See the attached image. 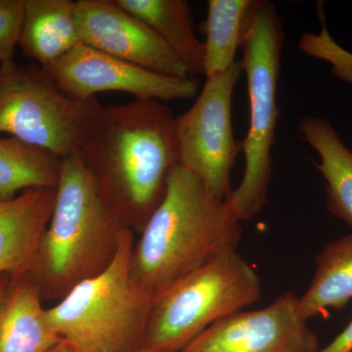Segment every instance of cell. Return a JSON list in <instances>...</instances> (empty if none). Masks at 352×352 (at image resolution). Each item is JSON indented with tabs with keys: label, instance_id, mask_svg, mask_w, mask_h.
<instances>
[{
	"label": "cell",
	"instance_id": "5b68a950",
	"mask_svg": "<svg viewBox=\"0 0 352 352\" xmlns=\"http://www.w3.org/2000/svg\"><path fill=\"white\" fill-rule=\"evenodd\" d=\"M263 295L261 277L236 251L171 285L153 300L141 351L182 352L214 323L251 307Z\"/></svg>",
	"mask_w": 352,
	"mask_h": 352
},
{
	"label": "cell",
	"instance_id": "7a4b0ae2",
	"mask_svg": "<svg viewBox=\"0 0 352 352\" xmlns=\"http://www.w3.org/2000/svg\"><path fill=\"white\" fill-rule=\"evenodd\" d=\"M242 222L182 166L171 171L166 195L134 241L132 276L153 298L228 252L242 239Z\"/></svg>",
	"mask_w": 352,
	"mask_h": 352
},
{
	"label": "cell",
	"instance_id": "2e32d148",
	"mask_svg": "<svg viewBox=\"0 0 352 352\" xmlns=\"http://www.w3.org/2000/svg\"><path fill=\"white\" fill-rule=\"evenodd\" d=\"M156 32L186 67L190 76L204 75L205 45L196 36L184 0H116Z\"/></svg>",
	"mask_w": 352,
	"mask_h": 352
},
{
	"label": "cell",
	"instance_id": "ba28073f",
	"mask_svg": "<svg viewBox=\"0 0 352 352\" xmlns=\"http://www.w3.org/2000/svg\"><path fill=\"white\" fill-rule=\"evenodd\" d=\"M243 68L240 61L207 78L195 103L175 120L178 166L196 176L212 195L226 200L231 171L242 142L234 138L232 101Z\"/></svg>",
	"mask_w": 352,
	"mask_h": 352
},
{
	"label": "cell",
	"instance_id": "52a82bcc",
	"mask_svg": "<svg viewBox=\"0 0 352 352\" xmlns=\"http://www.w3.org/2000/svg\"><path fill=\"white\" fill-rule=\"evenodd\" d=\"M100 106L65 94L38 64H0V133L65 159L80 152Z\"/></svg>",
	"mask_w": 352,
	"mask_h": 352
},
{
	"label": "cell",
	"instance_id": "5bb4252c",
	"mask_svg": "<svg viewBox=\"0 0 352 352\" xmlns=\"http://www.w3.org/2000/svg\"><path fill=\"white\" fill-rule=\"evenodd\" d=\"M82 43L73 0H25L19 46L23 54L47 69Z\"/></svg>",
	"mask_w": 352,
	"mask_h": 352
},
{
	"label": "cell",
	"instance_id": "7402d4cb",
	"mask_svg": "<svg viewBox=\"0 0 352 352\" xmlns=\"http://www.w3.org/2000/svg\"><path fill=\"white\" fill-rule=\"evenodd\" d=\"M47 352H102L94 351V349H83V347L75 346L69 342L60 340L54 346L51 347ZM143 352V351H138Z\"/></svg>",
	"mask_w": 352,
	"mask_h": 352
},
{
	"label": "cell",
	"instance_id": "d6986e66",
	"mask_svg": "<svg viewBox=\"0 0 352 352\" xmlns=\"http://www.w3.org/2000/svg\"><path fill=\"white\" fill-rule=\"evenodd\" d=\"M63 159L15 138H0V201L25 190L56 189Z\"/></svg>",
	"mask_w": 352,
	"mask_h": 352
},
{
	"label": "cell",
	"instance_id": "44dd1931",
	"mask_svg": "<svg viewBox=\"0 0 352 352\" xmlns=\"http://www.w3.org/2000/svg\"><path fill=\"white\" fill-rule=\"evenodd\" d=\"M312 352H352V319L330 344Z\"/></svg>",
	"mask_w": 352,
	"mask_h": 352
},
{
	"label": "cell",
	"instance_id": "e0dca14e",
	"mask_svg": "<svg viewBox=\"0 0 352 352\" xmlns=\"http://www.w3.org/2000/svg\"><path fill=\"white\" fill-rule=\"evenodd\" d=\"M259 0H210L204 30V76L214 78L236 63Z\"/></svg>",
	"mask_w": 352,
	"mask_h": 352
},
{
	"label": "cell",
	"instance_id": "ffe728a7",
	"mask_svg": "<svg viewBox=\"0 0 352 352\" xmlns=\"http://www.w3.org/2000/svg\"><path fill=\"white\" fill-rule=\"evenodd\" d=\"M24 13L25 0H0V64L14 60Z\"/></svg>",
	"mask_w": 352,
	"mask_h": 352
},
{
	"label": "cell",
	"instance_id": "ac0fdd59",
	"mask_svg": "<svg viewBox=\"0 0 352 352\" xmlns=\"http://www.w3.org/2000/svg\"><path fill=\"white\" fill-rule=\"evenodd\" d=\"M315 261L311 283L298 296V312L305 321L340 310L352 300V234L329 243Z\"/></svg>",
	"mask_w": 352,
	"mask_h": 352
},
{
	"label": "cell",
	"instance_id": "9c48e42d",
	"mask_svg": "<svg viewBox=\"0 0 352 352\" xmlns=\"http://www.w3.org/2000/svg\"><path fill=\"white\" fill-rule=\"evenodd\" d=\"M45 69L65 94L78 100L113 91L140 101L189 100L199 90L196 78L161 75L82 43Z\"/></svg>",
	"mask_w": 352,
	"mask_h": 352
},
{
	"label": "cell",
	"instance_id": "277c9868",
	"mask_svg": "<svg viewBox=\"0 0 352 352\" xmlns=\"http://www.w3.org/2000/svg\"><path fill=\"white\" fill-rule=\"evenodd\" d=\"M134 241L127 228L112 263L47 308L60 340L97 351H141L154 298L132 276Z\"/></svg>",
	"mask_w": 352,
	"mask_h": 352
},
{
	"label": "cell",
	"instance_id": "6da1fadb",
	"mask_svg": "<svg viewBox=\"0 0 352 352\" xmlns=\"http://www.w3.org/2000/svg\"><path fill=\"white\" fill-rule=\"evenodd\" d=\"M175 120L163 102L101 105L78 152L104 200L139 233L178 164Z\"/></svg>",
	"mask_w": 352,
	"mask_h": 352
},
{
	"label": "cell",
	"instance_id": "9a60e30c",
	"mask_svg": "<svg viewBox=\"0 0 352 352\" xmlns=\"http://www.w3.org/2000/svg\"><path fill=\"white\" fill-rule=\"evenodd\" d=\"M298 129L318 154L314 166L326 182L328 210L352 228V152L323 118L305 117Z\"/></svg>",
	"mask_w": 352,
	"mask_h": 352
},
{
	"label": "cell",
	"instance_id": "4fadbf2b",
	"mask_svg": "<svg viewBox=\"0 0 352 352\" xmlns=\"http://www.w3.org/2000/svg\"><path fill=\"white\" fill-rule=\"evenodd\" d=\"M28 274L10 278L0 302V352H47L60 342Z\"/></svg>",
	"mask_w": 352,
	"mask_h": 352
},
{
	"label": "cell",
	"instance_id": "8fae6325",
	"mask_svg": "<svg viewBox=\"0 0 352 352\" xmlns=\"http://www.w3.org/2000/svg\"><path fill=\"white\" fill-rule=\"evenodd\" d=\"M76 21L90 47L161 75L191 78L168 44L116 0H78Z\"/></svg>",
	"mask_w": 352,
	"mask_h": 352
},
{
	"label": "cell",
	"instance_id": "30bf717a",
	"mask_svg": "<svg viewBox=\"0 0 352 352\" xmlns=\"http://www.w3.org/2000/svg\"><path fill=\"white\" fill-rule=\"evenodd\" d=\"M298 296L286 292L267 307L242 310L210 326L182 352H312L316 335L298 312Z\"/></svg>",
	"mask_w": 352,
	"mask_h": 352
},
{
	"label": "cell",
	"instance_id": "3957f363",
	"mask_svg": "<svg viewBox=\"0 0 352 352\" xmlns=\"http://www.w3.org/2000/svg\"><path fill=\"white\" fill-rule=\"evenodd\" d=\"M127 228L104 200L80 154L65 157L52 215L27 273L43 302H59L105 270Z\"/></svg>",
	"mask_w": 352,
	"mask_h": 352
},
{
	"label": "cell",
	"instance_id": "603a6c76",
	"mask_svg": "<svg viewBox=\"0 0 352 352\" xmlns=\"http://www.w3.org/2000/svg\"><path fill=\"white\" fill-rule=\"evenodd\" d=\"M10 276L7 274L0 275V302L6 294L7 287H8L9 281H10Z\"/></svg>",
	"mask_w": 352,
	"mask_h": 352
},
{
	"label": "cell",
	"instance_id": "8992f818",
	"mask_svg": "<svg viewBox=\"0 0 352 352\" xmlns=\"http://www.w3.org/2000/svg\"><path fill=\"white\" fill-rule=\"evenodd\" d=\"M285 41L282 21L274 4L259 0L247 32L241 60L247 76L250 127L242 141L245 166L237 188L226 199L241 222L256 217L265 206L272 170L278 122L277 87Z\"/></svg>",
	"mask_w": 352,
	"mask_h": 352
},
{
	"label": "cell",
	"instance_id": "7c38bea8",
	"mask_svg": "<svg viewBox=\"0 0 352 352\" xmlns=\"http://www.w3.org/2000/svg\"><path fill=\"white\" fill-rule=\"evenodd\" d=\"M56 189L25 190L0 201V275L29 272L54 208Z\"/></svg>",
	"mask_w": 352,
	"mask_h": 352
}]
</instances>
